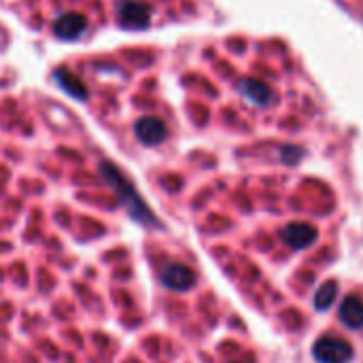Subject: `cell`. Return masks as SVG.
I'll return each mask as SVG.
<instances>
[{"instance_id": "cell-5", "label": "cell", "mask_w": 363, "mask_h": 363, "mask_svg": "<svg viewBox=\"0 0 363 363\" xmlns=\"http://www.w3.org/2000/svg\"><path fill=\"white\" fill-rule=\"evenodd\" d=\"M340 321L351 330H363V298L349 296L340 304Z\"/></svg>"}, {"instance_id": "cell-6", "label": "cell", "mask_w": 363, "mask_h": 363, "mask_svg": "<svg viewBox=\"0 0 363 363\" xmlns=\"http://www.w3.org/2000/svg\"><path fill=\"white\" fill-rule=\"evenodd\" d=\"M336 296H338V283L336 281L323 283L317 289V294H315V306H317V311H328L334 304Z\"/></svg>"}, {"instance_id": "cell-4", "label": "cell", "mask_w": 363, "mask_h": 363, "mask_svg": "<svg viewBox=\"0 0 363 363\" xmlns=\"http://www.w3.org/2000/svg\"><path fill=\"white\" fill-rule=\"evenodd\" d=\"M317 236H319V232L311 223H289L283 230V240L291 249H306L308 245H313L317 240Z\"/></svg>"}, {"instance_id": "cell-7", "label": "cell", "mask_w": 363, "mask_h": 363, "mask_svg": "<svg viewBox=\"0 0 363 363\" xmlns=\"http://www.w3.org/2000/svg\"><path fill=\"white\" fill-rule=\"evenodd\" d=\"M242 89L249 96V100H253L255 104H266L272 98V89L266 83H259V81H253V79H249Z\"/></svg>"}, {"instance_id": "cell-3", "label": "cell", "mask_w": 363, "mask_h": 363, "mask_svg": "<svg viewBox=\"0 0 363 363\" xmlns=\"http://www.w3.org/2000/svg\"><path fill=\"white\" fill-rule=\"evenodd\" d=\"M162 283L172 291H189L196 283V277L187 266L170 264L162 270Z\"/></svg>"}, {"instance_id": "cell-2", "label": "cell", "mask_w": 363, "mask_h": 363, "mask_svg": "<svg viewBox=\"0 0 363 363\" xmlns=\"http://www.w3.org/2000/svg\"><path fill=\"white\" fill-rule=\"evenodd\" d=\"M313 355L319 363H349L353 359V347L336 336H323L315 342Z\"/></svg>"}, {"instance_id": "cell-1", "label": "cell", "mask_w": 363, "mask_h": 363, "mask_svg": "<svg viewBox=\"0 0 363 363\" xmlns=\"http://www.w3.org/2000/svg\"><path fill=\"white\" fill-rule=\"evenodd\" d=\"M100 170H102V177L106 179V183L117 191V198H119L121 206L130 213V217L134 221L143 223V225H151L155 221L153 215L149 213V208L145 206V202L140 200V196L136 194V189L123 179V174L119 170H115L111 164H102Z\"/></svg>"}]
</instances>
